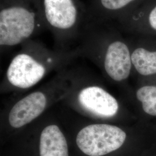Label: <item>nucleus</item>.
<instances>
[{
  "mask_svg": "<svg viewBox=\"0 0 156 156\" xmlns=\"http://www.w3.org/2000/svg\"><path fill=\"white\" fill-rule=\"evenodd\" d=\"M47 30L56 46L66 51L79 40L86 20L87 5L82 0H40Z\"/></svg>",
  "mask_w": 156,
  "mask_h": 156,
  "instance_id": "20e7f679",
  "label": "nucleus"
},
{
  "mask_svg": "<svg viewBox=\"0 0 156 156\" xmlns=\"http://www.w3.org/2000/svg\"><path fill=\"white\" fill-rule=\"evenodd\" d=\"M79 41L80 54L94 60L112 81L122 83L128 80L133 65L131 50L124 42L106 39L97 23L85 24Z\"/></svg>",
  "mask_w": 156,
  "mask_h": 156,
  "instance_id": "f257e3e1",
  "label": "nucleus"
},
{
  "mask_svg": "<svg viewBox=\"0 0 156 156\" xmlns=\"http://www.w3.org/2000/svg\"><path fill=\"white\" fill-rule=\"evenodd\" d=\"M133 68L140 78L156 76V50L138 47L131 51Z\"/></svg>",
  "mask_w": 156,
  "mask_h": 156,
  "instance_id": "9d476101",
  "label": "nucleus"
},
{
  "mask_svg": "<svg viewBox=\"0 0 156 156\" xmlns=\"http://www.w3.org/2000/svg\"><path fill=\"white\" fill-rule=\"evenodd\" d=\"M48 103V98L43 92L27 95L12 107L8 117L9 126L18 129L27 125L44 112Z\"/></svg>",
  "mask_w": 156,
  "mask_h": 156,
  "instance_id": "423d86ee",
  "label": "nucleus"
},
{
  "mask_svg": "<svg viewBox=\"0 0 156 156\" xmlns=\"http://www.w3.org/2000/svg\"><path fill=\"white\" fill-rule=\"evenodd\" d=\"M139 120L156 119V76L140 78L132 93Z\"/></svg>",
  "mask_w": 156,
  "mask_h": 156,
  "instance_id": "0eeeda50",
  "label": "nucleus"
},
{
  "mask_svg": "<svg viewBox=\"0 0 156 156\" xmlns=\"http://www.w3.org/2000/svg\"><path fill=\"white\" fill-rule=\"evenodd\" d=\"M135 0H89L86 23H99L106 14L123 10ZM85 23V24H86Z\"/></svg>",
  "mask_w": 156,
  "mask_h": 156,
  "instance_id": "1a4fd4ad",
  "label": "nucleus"
},
{
  "mask_svg": "<svg viewBox=\"0 0 156 156\" xmlns=\"http://www.w3.org/2000/svg\"><path fill=\"white\" fill-rule=\"evenodd\" d=\"M12 59L6 71L8 81L19 89H28L41 81L49 70L59 67L78 55L76 51H51L41 42L30 39Z\"/></svg>",
  "mask_w": 156,
  "mask_h": 156,
  "instance_id": "f03ea898",
  "label": "nucleus"
},
{
  "mask_svg": "<svg viewBox=\"0 0 156 156\" xmlns=\"http://www.w3.org/2000/svg\"><path fill=\"white\" fill-rule=\"evenodd\" d=\"M78 101L86 110L101 119L120 118L125 113L116 98L99 86L84 87L79 93Z\"/></svg>",
  "mask_w": 156,
  "mask_h": 156,
  "instance_id": "39448f33",
  "label": "nucleus"
},
{
  "mask_svg": "<svg viewBox=\"0 0 156 156\" xmlns=\"http://www.w3.org/2000/svg\"><path fill=\"white\" fill-rule=\"evenodd\" d=\"M39 156H69L66 138L56 124L48 125L39 137Z\"/></svg>",
  "mask_w": 156,
  "mask_h": 156,
  "instance_id": "6e6552de",
  "label": "nucleus"
},
{
  "mask_svg": "<svg viewBox=\"0 0 156 156\" xmlns=\"http://www.w3.org/2000/svg\"><path fill=\"white\" fill-rule=\"evenodd\" d=\"M47 29L40 0H0V46L22 45Z\"/></svg>",
  "mask_w": 156,
  "mask_h": 156,
  "instance_id": "7ed1b4c3",
  "label": "nucleus"
},
{
  "mask_svg": "<svg viewBox=\"0 0 156 156\" xmlns=\"http://www.w3.org/2000/svg\"><path fill=\"white\" fill-rule=\"evenodd\" d=\"M149 21L151 27L156 30V6L151 11L149 17Z\"/></svg>",
  "mask_w": 156,
  "mask_h": 156,
  "instance_id": "9b49d317",
  "label": "nucleus"
},
{
  "mask_svg": "<svg viewBox=\"0 0 156 156\" xmlns=\"http://www.w3.org/2000/svg\"><path fill=\"white\" fill-rule=\"evenodd\" d=\"M154 127H155V128H156V123H155V124H154Z\"/></svg>",
  "mask_w": 156,
  "mask_h": 156,
  "instance_id": "ddd939ff",
  "label": "nucleus"
},
{
  "mask_svg": "<svg viewBox=\"0 0 156 156\" xmlns=\"http://www.w3.org/2000/svg\"><path fill=\"white\" fill-rule=\"evenodd\" d=\"M156 156V149L152 151H151L150 153L147 154L146 156Z\"/></svg>",
  "mask_w": 156,
  "mask_h": 156,
  "instance_id": "f8f14e48",
  "label": "nucleus"
}]
</instances>
